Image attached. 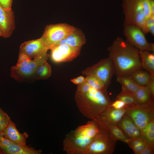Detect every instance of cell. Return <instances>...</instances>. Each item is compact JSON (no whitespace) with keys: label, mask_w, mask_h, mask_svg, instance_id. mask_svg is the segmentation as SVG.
Wrapping results in <instances>:
<instances>
[{"label":"cell","mask_w":154,"mask_h":154,"mask_svg":"<svg viewBox=\"0 0 154 154\" xmlns=\"http://www.w3.org/2000/svg\"><path fill=\"white\" fill-rule=\"evenodd\" d=\"M10 120V118L7 114L6 116L0 120V133H2L7 127Z\"/></svg>","instance_id":"obj_30"},{"label":"cell","mask_w":154,"mask_h":154,"mask_svg":"<svg viewBox=\"0 0 154 154\" xmlns=\"http://www.w3.org/2000/svg\"><path fill=\"white\" fill-rule=\"evenodd\" d=\"M86 42L84 33L82 31L75 27L68 35L55 44H64L74 47L82 48Z\"/></svg>","instance_id":"obj_17"},{"label":"cell","mask_w":154,"mask_h":154,"mask_svg":"<svg viewBox=\"0 0 154 154\" xmlns=\"http://www.w3.org/2000/svg\"><path fill=\"white\" fill-rule=\"evenodd\" d=\"M141 132V135L148 143L154 145V120L147 124Z\"/></svg>","instance_id":"obj_27"},{"label":"cell","mask_w":154,"mask_h":154,"mask_svg":"<svg viewBox=\"0 0 154 154\" xmlns=\"http://www.w3.org/2000/svg\"><path fill=\"white\" fill-rule=\"evenodd\" d=\"M2 33L1 32V30L0 29V37H2Z\"/></svg>","instance_id":"obj_39"},{"label":"cell","mask_w":154,"mask_h":154,"mask_svg":"<svg viewBox=\"0 0 154 154\" xmlns=\"http://www.w3.org/2000/svg\"><path fill=\"white\" fill-rule=\"evenodd\" d=\"M142 69L136 70L131 75L135 82L141 86H145L151 78L150 74L146 70Z\"/></svg>","instance_id":"obj_21"},{"label":"cell","mask_w":154,"mask_h":154,"mask_svg":"<svg viewBox=\"0 0 154 154\" xmlns=\"http://www.w3.org/2000/svg\"><path fill=\"white\" fill-rule=\"evenodd\" d=\"M127 108L120 109H114L110 105L96 121L105 126L117 124L125 114Z\"/></svg>","instance_id":"obj_14"},{"label":"cell","mask_w":154,"mask_h":154,"mask_svg":"<svg viewBox=\"0 0 154 154\" xmlns=\"http://www.w3.org/2000/svg\"><path fill=\"white\" fill-rule=\"evenodd\" d=\"M148 143L141 135L131 139L127 144L133 151L135 154H140Z\"/></svg>","instance_id":"obj_22"},{"label":"cell","mask_w":154,"mask_h":154,"mask_svg":"<svg viewBox=\"0 0 154 154\" xmlns=\"http://www.w3.org/2000/svg\"><path fill=\"white\" fill-rule=\"evenodd\" d=\"M126 114L130 117L141 131L147 124L154 120V100L127 108Z\"/></svg>","instance_id":"obj_6"},{"label":"cell","mask_w":154,"mask_h":154,"mask_svg":"<svg viewBox=\"0 0 154 154\" xmlns=\"http://www.w3.org/2000/svg\"><path fill=\"white\" fill-rule=\"evenodd\" d=\"M151 97L154 99V77H151L149 81L145 86Z\"/></svg>","instance_id":"obj_33"},{"label":"cell","mask_w":154,"mask_h":154,"mask_svg":"<svg viewBox=\"0 0 154 154\" xmlns=\"http://www.w3.org/2000/svg\"><path fill=\"white\" fill-rule=\"evenodd\" d=\"M7 114L5 112L0 108V121L6 116Z\"/></svg>","instance_id":"obj_38"},{"label":"cell","mask_w":154,"mask_h":154,"mask_svg":"<svg viewBox=\"0 0 154 154\" xmlns=\"http://www.w3.org/2000/svg\"><path fill=\"white\" fill-rule=\"evenodd\" d=\"M154 153V145L148 143L140 154H153Z\"/></svg>","instance_id":"obj_34"},{"label":"cell","mask_w":154,"mask_h":154,"mask_svg":"<svg viewBox=\"0 0 154 154\" xmlns=\"http://www.w3.org/2000/svg\"><path fill=\"white\" fill-rule=\"evenodd\" d=\"M147 33H150L154 35V15H151L148 21L146 26Z\"/></svg>","instance_id":"obj_31"},{"label":"cell","mask_w":154,"mask_h":154,"mask_svg":"<svg viewBox=\"0 0 154 154\" xmlns=\"http://www.w3.org/2000/svg\"><path fill=\"white\" fill-rule=\"evenodd\" d=\"M51 73L50 66L46 62L37 68L34 76L37 79L45 80L48 79L51 75Z\"/></svg>","instance_id":"obj_26"},{"label":"cell","mask_w":154,"mask_h":154,"mask_svg":"<svg viewBox=\"0 0 154 154\" xmlns=\"http://www.w3.org/2000/svg\"><path fill=\"white\" fill-rule=\"evenodd\" d=\"M110 106L116 109H120L127 108L126 104L122 101L116 99L113 102H112Z\"/></svg>","instance_id":"obj_32"},{"label":"cell","mask_w":154,"mask_h":154,"mask_svg":"<svg viewBox=\"0 0 154 154\" xmlns=\"http://www.w3.org/2000/svg\"><path fill=\"white\" fill-rule=\"evenodd\" d=\"M99 131L98 123L94 120L79 126L66 135L63 141V150L68 154H84Z\"/></svg>","instance_id":"obj_3"},{"label":"cell","mask_w":154,"mask_h":154,"mask_svg":"<svg viewBox=\"0 0 154 154\" xmlns=\"http://www.w3.org/2000/svg\"><path fill=\"white\" fill-rule=\"evenodd\" d=\"M75 27L66 23L48 25L40 38L47 48L50 49L54 45L71 33Z\"/></svg>","instance_id":"obj_7"},{"label":"cell","mask_w":154,"mask_h":154,"mask_svg":"<svg viewBox=\"0 0 154 154\" xmlns=\"http://www.w3.org/2000/svg\"><path fill=\"white\" fill-rule=\"evenodd\" d=\"M7 139L16 144L26 145L29 135L26 132L20 133L15 124L10 120L8 126L2 133Z\"/></svg>","instance_id":"obj_15"},{"label":"cell","mask_w":154,"mask_h":154,"mask_svg":"<svg viewBox=\"0 0 154 154\" xmlns=\"http://www.w3.org/2000/svg\"><path fill=\"white\" fill-rule=\"evenodd\" d=\"M123 34L126 41L140 51H147L154 52V44L149 42L145 34L138 26L124 22Z\"/></svg>","instance_id":"obj_8"},{"label":"cell","mask_w":154,"mask_h":154,"mask_svg":"<svg viewBox=\"0 0 154 154\" xmlns=\"http://www.w3.org/2000/svg\"><path fill=\"white\" fill-rule=\"evenodd\" d=\"M74 98L77 107L82 114L87 118L95 121L112 102L107 90H99L91 86L84 92L76 90Z\"/></svg>","instance_id":"obj_2"},{"label":"cell","mask_w":154,"mask_h":154,"mask_svg":"<svg viewBox=\"0 0 154 154\" xmlns=\"http://www.w3.org/2000/svg\"><path fill=\"white\" fill-rule=\"evenodd\" d=\"M82 74L86 76L94 75L99 78L108 88L115 74L114 64L109 57L101 60L98 62L86 68Z\"/></svg>","instance_id":"obj_9"},{"label":"cell","mask_w":154,"mask_h":154,"mask_svg":"<svg viewBox=\"0 0 154 154\" xmlns=\"http://www.w3.org/2000/svg\"><path fill=\"white\" fill-rule=\"evenodd\" d=\"M32 59L23 53H19L18 59L16 66L19 67L25 66L29 63Z\"/></svg>","instance_id":"obj_29"},{"label":"cell","mask_w":154,"mask_h":154,"mask_svg":"<svg viewBox=\"0 0 154 154\" xmlns=\"http://www.w3.org/2000/svg\"><path fill=\"white\" fill-rule=\"evenodd\" d=\"M133 94L137 104H145L154 100L145 86H141Z\"/></svg>","instance_id":"obj_25"},{"label":"cell","mask_w":154,"mask_h":154,"mask_svg":"<svg viewBox=\"0 0 154 154\" xmlns=\"http://www.w3.org/2000/svg\"><path fill=\"white\" fill-rule=\"evenodd\" d=\"M106 127L108 128L112 137L116 141L119 140L127 144L130 139L126 136L117 124L111 125Z\"/></svg>","instance_id":"obj_24"},{"label":"cell","mask_w":154,"mask_h":154,"mask_svg":"<svg viewBox=\"0 0 154 154\" xmlns=\"http://www.w3.org/2000/svg\"><path fill=\"white\" fill-rule=\"evenodd\" d=\"M86 81L92 87L100 90H107V87L102 81L99 78L94 75L86 76L85 78Z\"/></svg>","instance_id":"obj_28"},{"label":"cell","mask_w":154,"mask_h":154,"mask_svg":"<svg viewBox=\"0 0 154 154\" xmlns=\"http://www.w3.org/2000/svg\"><path fill=\"white\" fill-rule=\"evenodd\" d=\"M108 50V57L114 64L117 77L130 75L135 71L142 69L140 50L122 38H117Z\"/></svg>","instance_id":"obj_1"},{"label":"cell","mask_w":154,"mask_h":154,"mask_svg":"<svg viewBox=\"0 0 154 154\" xmlns=\"http://www.w3.org/2000/svg\"><path fill=\"white\" fill-rule=\"evenodd\" d=\"M14 143L4 137L2 133H0V146H7Z\"/></svg>","instance_id":"obj_35"},{"label":"cell","mask_w":154,"mask_h":154,"mask_svg":"<svg viewBox=\"0 0 154 154\" xmlns=\"http://www.w3.org/2000/svg\"><path fill=\"white\" fill-rule=\"evenodd\" d=\"M142 69L147 71L151 77H154V53L147 51H140Z\"/></svg>","instance_id":"obj_19"},{"label":"cell","mask_w":154,"mask_h":154,"mask_svg":"<svg viewBox=\"0 0 154 154\" xmlns=\"http://www.w3.org/2000/svg\"><path fill=\"white\" fill-rule=\"evenodd\" d=\"M48 50L40 38L22 43L20 47L19 53L25 54L32 59L47 53Z\"/></svg>","instance_id":"obj_12"},{"label":"cell","mask_w":154,"mask_h":154,"mask_svg":"<svg viewBox=\"0 0 154 154\" xmlns=\"http://www.w3.org/2000/svg\"><path fill=\"white\" fill-rule=\"evenodd\" d=\"M48 56L47 52L46 53L34 58L25 66L20 67L16 65L13 66L11 69V76L18 81L26 79L34 76L37 68L47 62Z\"/></svg>","instance_id":"obj_10"},{"label":"cell","mask_w":154,"mask_h":154,"mask_svg":"<svg viewBox=\"0 0 154 154\" xmlns=\"http://www.w3.org/2000/svg\"><path fill=\"white\" fill-rule=\"evenodd\" d=\"M117 125L129 139H131L141 136V131L132 119L125 114Z\"/></svg>","instance_id":"obj_16"},{"label":"cell","mask_w":154,"mask_h":154,"mask_svg":"<svg viewBox=\"0 0 154 154\" xmlns=\"http://www.w3.org/2000/svg\"><path fill=\"white\" fill-rule=\"evenodd\" d=\"M84 77L81 76L76 78H73L71 80V81L75 84L77 85L82 83L85 80Z\"/></svg>","instance_id":"obj_37"},{"label":"cell","mask_w":154,"mask_h":154,"mask_svg":"<svg viewBox=\"0 0 154 154\" xmlns=\"http://www.w3.org/2000/svg\"><path fill=\"white\" fill-rule=\"evenodd\" d=\"M124 23L137 25L147 34V22L154 15V0H123Z\"/></svg>","instance_id":"obj_4"},{"label":"cell","mask_w":154,"mask_h":154,"mask_svg":"<svg viewBox=\"0 0 154 154\" xmlns=\"http://www.w3.org/2000/svg\"><path fill=\"white\" fill-rule=\"evenodd\" d=\"M15 27V17L12 9H6L0 5V29L2 37L4 38L10 37Z\"/></svg>","instance_id":"obj_13"},{"label":"cell","mask_w":154,"mask_h":154,"mask_svg":"<svg viewBox=\"0 0 154 154\" xmlns=\"http://www.w3.org/2000/svg\"><path fill=\"white\" fill-rule=\"evenodd\" d=\"M12 2L13 0H0V5L5 9H10Z\"/></svg>","instance_id":"obj_36"},{"label":"cell","mask_w":154,"mask_h":154,"mask_svg":"<svg viewBox=\"0 0 154 154\" xmlns=\"http://www.w3.org/2000/svg\"><path fill=\"white\" fill-rule=\"evenodd\" d=\"M0 151L3 154H41L42 152L27 145L15 143L7 146H0Z\"/></svg>","instance_id":"obj_18"},{"label":"cell","mask_w":154,"mask_h":154,"mask_svg":"<svg viewBox=\"0 0 154 154\" xmlns=\"http://www.w3.org/2000/svg\"><path fill=\"white\" fill-rule=\"evenodd\" d=\"M116 99L123 102L126 105L127 108L137 104L133 93L127 91L122 87L121 92L117 96Z\"/></svg>","instance_id":"obj_23"},{"label":"cell","mask_w":154,"mask_h":154,"mask_svg":"<svg viewBox=\"0 0 154 154\" xmlns=\"http://www.w3.org/2000/svg\"><path fill=\"white\" fill-rule=\"evenodd\" d=\"M81 48L64 44H55L50 49L51 59L56 62L71 61L80 54Z\"/></svg>","instance_id":"obj_11"},{"label":"cell","mask_w":154,"mask_h":154,"mask_svg":"<svg viewBox=\"0 0 154 154\" xmlns=\"http://www.w3.org/2000/svg\"><path fill=\"white\" fill-rule=\"evenodd\" d=\"M97 123L99 132L84 154H112L117 141L112 137L107 127Z\"/></svg>","instance_id":"obj_5"},{"label":"cell","mask_w":154,"mask_h":154,"mask_svg":"<svg viewBox=\"0 0 154 154\" xmlns=\"http://www.w3.org/2000/svg\"><path fill=\"white\" fill-rule=\"evenodd\" d=\"M116 81L121 85V87L132 93L136 92L141 86L135 82L130 75L117 77Z\"/></svg>","instance_id":"obj_20"},{"label":"cell","mask_w":154,"mask_h":154,"mask_svg":"<svg viewBox=\"0 0 154 154\" xmlns=\"http://www.w3.org/2000/svg\"><path fill=\"white\" fill-rule=\"evenodd\" d=\"M0 154H3L2 152L0 151Z\"/></svg>","instance_id":"obj_40"}]
</instances>
